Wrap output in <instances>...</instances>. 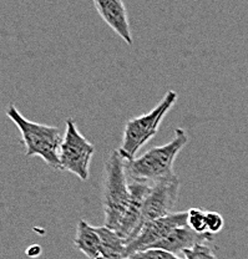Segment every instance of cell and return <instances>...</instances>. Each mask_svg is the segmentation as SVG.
<instances>
[{"instance_id":"1","label":"cell","mask_w":248,"mask_h":259,"mask_svg":"<svg viewBox=\"0 0 248 259\" xmlns=\"http://www.w3.org/2000/svg\"><path fill=\"white\" fill-rule=\"evenodd\" d=\"M187 142V132L182 128H177L174 139L169 144L152 147L144 155L126 161L129 180L156 183L175 176V160Z\"/></svg>"},{"instance_id":"2","label":"cell","mask_w":248,"mask_h":259,"mask_svg":"<svg viewBox=\"0 0 248 259\" xmlns=\"http://www.w3.org/2000/svg\"><path fill=\"white\" fill-rule=\"evenodd\" d=\"M7 116L20 131L25 145L26 157L40 156L50 168L61 169L59 152L63 144L64 135L61 134L60 128L28 120L13 104L8 107Z\"/></svg>"},{"instance_id":"3","label":"cell","mask_w":248,"mask_h":259,"mask_svg":"<svg viewBox=\"0 0 248 259\" xmlns=\"http://www.w3.org/2000/svg\"><path fill=\"white\" fill-rule=\"evenodd\" d=\"M130 180L126 172V160L114 150L105 161L102 208L107 228L117 231L130 202Z\"/></svg>"},{"instance_id":"4","label":"cell","mask_w":248,"mask_h":259,"mask_svg":"<svg viewBox=\"0 0 248 259\" xmlns=\"http://www.w3.org/2000/svg\"><path fill=\"white\" fill-rule=\"evenodd\" d=\"M176 100V91L169 90L162 100L150 112L128 121L123 130L122 142L120 148H117L118 153L126 161L134 160L140 148L157 134L158 126L162 122L166 113L172 109Z\"/></svg>"},{"instance_id":"5","label":"cell","mask_w":248,"mask_h":259,"mask_svg":"<svg viewBox=\"0 0 248 259\" xmlns=\"http://www.w3.org/2000/svg\"><path fill=\"white\" fill-rule=\"evenodd\" d=\"M94 152V145L80 134L74 120L67 118L63 144L59 152L61 169L74 174L81 181H86L89 177V168Z\"/></svg>"},{"instance_id":"6","label":"cell","mask_w":248,"mask_h":259,"mask_svg":"<svg viewBox=\"0 0 248 259\" xmlns=\"http://www.w3.org/2000/svg\"><path fill=\"white\" fill-rule=\"evenodd\" d=\"M187 226V212H174L166 217L151 221L141 228V231L126 244L128 258L131 254L155 247L165 239L175 228Z\"/></svg>"},{"instance_id":"7","label":"cell","mask_w":248,"mask_h":259,"mask_svg":"<svg viewBox=\"0 0 248 259\" xmlns=\"http://www.w3.org/2000/svg\"><path fill=\"white\" fill-rule=\"evenodd\" d=\"M179 191L180 180L176 175L153 183L152 190L145 202L141 228L147 222L172 214V209L176 206L179 198Z\"/></svg>"},{"instance_id":"8","label":"cell","mask_w":248,"mask_h":259,"mask_svg":"<svg viewBox=\"0 0 248 259\" xmlns=\"http://www.w3.org/2000/svg\"><path fill=\"white\" fill-rule=\"evenodd\" d=\"M153 183L145 182V181H131L130 180V202L128 209L123 214L120 227L116 232L128 242H130L141 229L142 213L146 198L152 190Z\"/></svg>"},{"instance_id":"9","label":"cell","mask_w":248,"mask_h":259,"mask_svg":"<svg viewBox=\"0 0 248 259\" xmlns=\"http://www.w3.org/2000/svg\"><path fill=\"white\" fill-rule=\"evenodd\" d=\"M102 20L128 45H133V34L129 24L128 12L121 0H95L94 2Z\"/></svg>"},{"instance_id":"10","label":"cell","mask_w":248,"mask_h":259,"mask_svg":"<svg viewBox=\"0 0 248 259\" xmlns=\"http://www.w3.org/2000/svg\"><path fill=\"white\" fill-rule=\"evenodd\" d=\"M212 239H214L212 234L196 233L188 226H183L175 228L165 239L157 243L153 248L167 250V252L172 253V254L179 255L180 253L191 249V248L196 247V245L212 242Z\"/></svg>"},{"instance_id":"11","label":"cell","mask_w":248,"mask_h":259,"mask_svg":"<svg viewBox=\"0 0 248 259\" xmlns=\"http://www.w3.org/2000/svg\"><path fill=\"white\" fill-rule=\"evenodd\" d=\"M74 245L88 258L99 259L101 257V241L96 227L90 226L86 221L80 220L77 223Z\"/></svg>"},{"instance_id":"12","label":"cell","mask_w":248,"mask_h":259,"mask_svg":"<svg viewBox=\"0 0 248 259\" xmlns=\"http://www.w3.org/2000/svg\"><path fill=\"white\" fill-rule=\"evenodd\" d=\"M101 241V258L106 259H128L126 254V241L114 231L106 226L96 227Z\"/></svg>"},{"instance_id":"13","label":"cell","mask_w":248,"mask_h":259,"mask_svg":"<svg viewBox=\"0 0 248 259\" xmlns=\"http://www.w3.org/2000/svg\"><path fill=\"white\" fill-rule=\"evenodd\" d=\"M187 226L196 233H209L207 232V212L199 208H191L187 210Z\"/></svg>"},{"instance_id":"14","label":"cell","mask_w":248,"mask_h":259,"mask_svg":"<svg viewBox=\"0 0 248 259\" xmlns=\"http://www.w3.org/2000/svg\"><path fill=\"white\" fill-rule=\"evenodd\" d=\"M182 254L185 259H218L214 247L210 245V243L196 245L191 249L185 250Z\"/></svg>"},{"instance_id":"15","label":"cell","mask_w":248,"mask_h":259,"mask_svg":"<svg viewBox=\"0 0 248 259\" xmlns=\"http://www.w3.org/2000/svg\"><path fill=\"white\" fill-rule=\"evenodd\" d=\"M128 259H185L180 258L179 255L172 254V253L167 252V250L158 249V248H150V249L142 250V252H137L131 254Z\"/></svg>"},{"instance_id":"16","label":"cell","mask_w":248,"mask_h":259,"mask_svg":"<svg viewBox=\"0 0 248 259\" xmlns=\"http://www.w3.org/2000/svg\"><path fill=\"white\" fill-rule=\"evenodd\" d=\"M223 225H225V221L220 213L215 212V210L207 212V232L210 234L215 236L216 233L222 231Z\"/></svg>"},{"instance_id":"17","label":"cell","mask_w":248,"mask_h":259,"mask_svg":"<svg viewBox=\"0 0 248 259\" xmlns=\"http://www.w3.org/2000/svg\"><path fill=\"white\" fill-rule=\"evenodd\" d=\"M40 254H42V247L37 244L30 245V247L26 249V255H29V257H31V258L39 257Z\"/></svg>"},{"instance_id":"18","label":"cell","mask_w":248,"mask_h":259,"mask_svg":"<svg viewBox=\"0 0 248 259\" xmlns=\"http://www.w3.org/2000/svg\"><path fill=\"white\" fill-rule=\"evenodd\" d=\"M99 259H106V258H101V257H100V258H99Z\"/></svg>"}]
</instances>
